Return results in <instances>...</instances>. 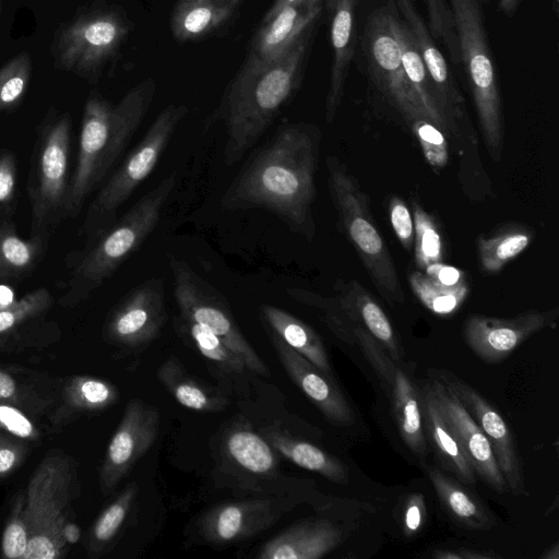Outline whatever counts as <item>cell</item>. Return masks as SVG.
<instances>
[{
    "label": "cell",
    "mask_w": 559,
    "mask_h": 559,
    "mask_svg": "<svg viewBox=\"0 0 559 559\" xmlns=\"http://www.w3.org/2000/svg\"><path fill=\"white\" fill-rule=\"evenodd\" d=\"M139 487L129 484L102 512L91 531L90 551L100 555L115 540L136 499Z\"/></svg>",
    "instance_id": "74e56055"
},
{
    "label": "cell",
    "mask_w": 559,
    "mask_h": 559,
    "mask_svg": "<svg viewBox=\"0 0 559 559\" xmlns=\"http://www.w3.org/2000/svg\"><path fill=\"white\" fill-rule=\"evenodd\" d=\"M167 321L164 282L148 278L126 295L111 311L106 323L110 342L139 348L150 344Z\"/></svg>",
    "instance_id": "ac0fdd59"
},
{
    "label": "cell",
    "mask_w": 559,
    "mask_h": 559,
    "mask_svg": "<svg viewBox=\"0 0 559 559\" xmlns=\"http://www.w3.org/2000/svg\"><path fill=\"white\" fill-rule=\"evenodd\" d=\"M245 0H177L169 28L178 43L202 40L228 26Z\"/></svg>",
    "instance_id": "4316f807"
},
{
    "label": "cell",
    "mask_w": 559,
    "mask_h": 559,
    "mask_svg": "<svg viewBox=\"0 0 559 559\" xmlns=\"http://www.w3.org/2000/svg\"><path fill=\"white\" fill-rule=\"evenodd\" d=\"M32 61L27 52L12 58L0 69V112L14 108L29 82Z\"/></svg>",
    "instance_id": "b9f144b4"
},
{
    "label": "cell",
    "mask_w": 559,
    "mask_h": 559,
    "mask_svg": "<svg viewBox=\"0 0 559 559\" xmlns=\"http://www.w3.org/2000/svg\"><path fill=\"white\" fill-rule=\"evenodd\" d=\"M424 271L429 277L443 285L455 286L466 283L465 275L461 270L443 262L430 264Z\"/></svg>",
    "instance_id": "816d5d0a"
},
{
    "label": "cell",
    "mask_w": 559,
    "mask_h": 559,
    "mask_svg": "<svg viewBox=\"0 0 559 559\" xmlns=\"http://www.w3.org/2000/svg\"><path fill=\"white\" fill-rule=\"evenodd\" d=\"M17 186V164L11 152H0V211L12 204Z\"/></svg>",
    "instance_id": "c3c4849f"
},
{
    "label": "cell",
    "mask_w": 559,
    "mask_h": 559,
    "mask_svg": "<svg viewBox=\"0 0 559 559\" xmlns=\"http://www.w3.org/2000/svg\"><path fill=\"white\" fill-rule=\"evenodd\" d=\"M414 255L420 270L433 263L443 262L442 239L437 223L420 204L413 203Z\"/></svg>",
    "instance_id": "ab89813d"
},
{
    "label": "cell",
    "mask_w": 559,
    "mask_h": 559,
    "mask_svg": "<svg viewBox=\"0 0 559 559\" xmlns=\"http://www.w3.org/2000/svg\"><path fill=\"white\" fill-rule=\"evenodd\" d=\"M532 240V233L514 226L477 240L479 263L483 271L493 274L523 252Z\"/></svg>",
    "instance_id": "d590c367"
},
{
    "label": "cell",
    "mask_w": 559,
    "mask_h": 559,
    "mask_svg": "<svg viewBox=\"0 0 559 559\" xmlns=\"http://www.w3.org/2000/svg\"><path fill=\"white\" fill-rule=\"evenodd\" d=\"M320 138L314 124L281 123L243 164L222 195V206L269 211L292 233L312 239Z\"/></svg>",
    "instance_id": "6da1fadb"
},
{
    "label": "cell",
    "mask_w": 559,
    "mask_h": 559,
    "mask_svg": "<svg viewBox=\"0 0 559 559\" xmlns=\"http://www.w3.org/2000/svg\"><path fill=\"white\" fill-rule=\"evenodd\" d=\"M388 7L392 31L401 50L403 69L413 92L429 120L441 131L452 132L440 109L433 84L408 26L400 16L393 0L388 2Z\"/></svg>",
    "instance_id": "83f0119b"
},
{
    "label": "cell",
    "mask_w": 559,
    "mask_h": 559,
    "mask_svg": "<svg viewBox=\"0 0 559 559\" xmlns=\"http://www.w3.org/2000/svg\"><path fill=\"white\" fill-rule=\"evenodd\" d=\"M342 540V531L328 520H306L267 540L260 559H318Z\"/></svg>",
    "instance_id": "d4e9b609"
},
{
    "label": "cell",
    "mask_w": 559,
    "mask_h": 559,
    "mask_svg": "<svg viewBox=\"0 0 559 559\" xmlns=\"http://www.w3.org/2000/svg\"><path fill=\"white\" fill-rule=\"evenodd\" d=\"M416 385L423 430L427 444L431 445L443 469L462 484L474 486L476 484V474L453 432L441 416L433 401L427 379L417 381Z\"/></svg>",
    "instance_id": "484cf974"
},
{
    "label": "cell",
    "mask_w": 559,
    "mask_h": 559,
    "mask_svg": "<svg viewBox=\"0 0 559 559\" xmlns=\"http://www.w3.org/2000/svg\"><path fill=\"white\" fill-rule=\"evenodd\" d=\"M155 93L156 83L148 78L129 90L116 105L97 93L91 94L83 110L66 216H75L88 194L110 171L142 124Z\"/></svg>",
    "instance_id": "277c9868"
},
{
    "label": "cell",
    "mask_w": 559,
    "mask_h": 559,
    "mask_svg": "<svg viewBox=\"0 0 559 559\" xmlns=\"http://www.w3.org/2000/svg\"><path fill=\"white\" fill-rule=\"evenodd\" d=\"M280 516L266 499L228 502L207 511L201 519L204 538L215 544L234 543L259 534Z\"/></svg>",
    "instance_id": "cb8c5ba5"
},
{
    "label": "cell",
    "mask_w": 559,
    "mask_h": 559,
    "mask_svg": "<svg viewBox=\"0 0 559 559\" xmlns=\"http://www.w3.org/2000/svg\"><path fill=\"white\" fill-rule=\"evenodd\" d=\"M175 186L176 174L173 173L143 194L93 242L75 266L60 302L70 306L87 298L141 248L157 226Z\"/></svg>",
    "instance_id": "5b68a950"
},
{
    "label": "cell",
    "mask_w": 559,
    "mask_h": 559,
    "mask_svg": "<svg viewBox=\"0 0 559 559\" xmlns=\"http://www.w3.org/2000/svg\"><path fill=\"white\" fill-rule=\"evenodd\" d=\"M0 403L14 405L28 414H35L45 411L50 402L7 369L0 368Z\"/></svg>",
    "instance_id": "ee69618b"
},
{
    "label": "cell",
    "mask_w": 559,
    "mask_h": 559,
    "mask_svg": "<svg viewBox=\"0 0 559 559\" xmlns=\"http://www.w3.org/2000/svg\"><path fill=\"white\" fill-rule=\"evenodd\" d=\"M457 396L489 441L512 495H525V477L514 436L500 412L475 388L447 369L428 370Z\"/></svg>",
    "instance_id": "9a60e30c"
},
{
    "label": "cell",
    "mask_w": 559,
    "mask_h": 559,
    "mask_svg": "<svg viewBox=\"0 0 559 559\" xmlns=\"http://www.w3.org/2000/svg\"><path fill=\"white\" fill-rule=\"evenodd\" d=\"M428 385L433 401L464 451L476 476L497 493L509 492L489 441L457 396L428 372Z\"/></svg>",
    "instance_id": "d6986e66"
},
{
    "label": "cell",
    "mask_w": 559,
    "mask_h": 559,
    "mask_svg": "<svg viewBox=\"0 0 559 559\" xmlns=\"http://www.w3.org/2000/svg\"><path fill=\"white\" fill-rule=\"evenodd\" d=\"M465 73L485 143L495 159L503 144V116L498 73L488 45L479 0H447Z\"/></svg>",
    "instance_id": "52a82bcc"
},
{
    "label": "cell",
    "mask_w": 559,
    "mask_h": 559,
    "mask_svg": "<svg viewBox=\"0 0 559 559\" xmlns=\"http://www.w3.org/2000/svg\"><path fill=\"white\" fill-rule=\"evenodd\" d=\"M177 328L206 359L217 364L225 371L242 373L247 369L245 360L206 328L182 317L177 320Z\"/></svg>",
    "instance_id": "f35d334b"
},
{
    "label": "cell",
    "mask_w": 559,
    "mask_h": 559,
    "mask_svg": "<svg viewBox=\"0 0 559 559\" xmlns=\"http://www.w3.org/2000/svg\"><path fill=\"white\" fill-rule=\"evenodd\" d=\"M132 24L119 9L100 8L75 19L56 40L58 68L91 82L98 81L127 40Z\"/></svg>",
    "instance_id": "30bf717a"
},
{
    "label": "cell",
    "mask_w": 559,
    "mask_h": 559,
    "mask_svg": "<svg viewBox=\"0 0 559 559\" xmlns=\"http://www.w3.org/2000/svg\"><path fill=\"white\" fill-rule=\"evenodd\" d=\"M359 0H325L330 19L332 64L325 98V120L333 122L342 104L355 53L356 10Z\"/></svg>",
    "instance_id": "603a6c76"
},
{
    "label": "cell",
    "mask_w": 559,
    "mask_h": 559,
    "mask_svg": "<svg viewBox=\"0 0 559 559\" xmlns=\"http://www.w3.org/2000/svg\"><path fill=\"white\" fill-rule=\"evenodd\" d=\"M325 0H296L261 23L252 37L243 67H260L280 57L308 29L316 26Z\"/></svg>",
    "instance_id": "ffe728a7"
},
{
    "label": "cell",
    "mask_w": 559,
    "mask_h": 559,
    "mask_svg": "<svg viewBox=\"0 0 559 559\" xmlns=\"http://www.w3.org/2000/svg\"><path fill=\"white\" fill-rule=\"evenodd\" d=\"M545 559H558L559 558V548L558 544H555L546 554L542 556Z\"/></svg>",
    "instance_id": "9f6ffc18"
},
{
    "label": "cell",
    "mask_w": 559,
    "mask_h": 559,
    "mask_svg": "<svg viewBox=\"0 0 559 559\" xmlns=\"http://www.w3.org/2000/svg\"><path fill=\"white\" fill-rule=\"evenodd\" d=\"M558 309L528 310L511 318L471 314L463 337L471 350L487 364H497L540 330L554 326Z\"/></svg>",
    "instance_id": "2e32d148"
},
{
    "label": "cell",
    "mask_w": 559,
    "mask_h": 559,
    "mask_svg": "<svg viewBox=\"0 0 559 559\" xmlns=\"http://www.w3.org/2000/svg\"><path fill=\"white\" fill-rule=\"evenodd\" d=\"M159 430L157 409L135 399L126 406L99 471V485L110 493L155 442Z\"/></svg>",
    "instance_id": "e0dca14e"
},
{
    "label": "cell",
    "mask_w": 559,
    "mask_h": 559,
    "mask_svg": "<svg viewBox=\"0 0 559 559\" xmlns=\"http://www.w3.org/2000/svg\"><path fill=\"white\" fill-rule=\"evenodd\" d=\"M341 340L356 344L390 399L397 430L408 450L419 459H425L428 444L421 423V413L416 382L411 373L394 361L384 348L362 328L349 325Z\"/></svg>",
    "instance_id": "4fadbf2b"
},
{
    "label": "cell",
    "mask_w": 559,
    "mask_h": 559,
    "mask_svg": "<svg viewBox=\"0 0 559 559\" xmlns=\"http://www.w3.org/2000/svg\"><path fill=\"white\" fill-rule=\"evenodd\" d=\"M118 399L119 391L112 383L92 376H76L64 384L51 420L56 425L64 424L74 416L103 411Z\"/></svg>",
    "instance_id": "d6a6232c"
},
{
    "label": "cell",
    "mask_w": 559,
    "mask_h": 559,
    "mask_svg": "<svg viewBox=\"0 0 559 559\" xmlns=\"http://www.w3.org/2000/svg\"><path fill=\"white\" fill-rule=\"evenodd\" d=\"M44 248V240L37 237L21 238L14 226L5 222L0 226V278L8 280L32 271Z\"/></svg>",
    "instance_id": "e575fe53"
},
{
    "label": "cell",
    "mask_w": 559,
    "mask_h": 559,
    "mask_svg": "<svg viewBox=\"0 0 559 559\" xmlns=\"http://www.w3.org/2000/svg\"><path fill=\"white\" fill-rule=\"evenodd\" d=\"M427 10L428 29L433 39L443 43L452 62L460 63L457 37L447 0H421Z\"/></svg>",
    "instance_id": "7bdbcfd3"
},
{
    "label": "cell",
    "mask_w": 559,
    "mask_h": 559,
    "mask_svg": "<svg viewBox=\"0 0 559 559\" xmlns=\"http://www.w3.org/2000/svg\"><path fill=\"white\" fill-rule=\"evenodd\" d=\"M79 492L76 466L62 452L46 455L16 500L3 530L1 550L10 559H57L80 537L72 521Z\"/></svg>",
    "instance_id": "3957f363"
},
{
    "label": "cell",
    "mask_w": 559,
    "mask_h": 559,
    "mask_svg": "<svg viewBox=\"0 0 559 559\" xmlns=\"http://www.w3.org/2000/svg\"><path fill=\"white\" fill-rule=\"evenodd\" d=\"M225 450L237 465L253 474L267 475L277 466L272 445L262 435L248 427L240 426L228 431Z\"/></svg>",
    "instance_id": "836d02e7"
},
{
    "label": "cell",
    "mask_w": 559,
    "mask_h": 559,
    "mask_svg": "<svg viewBox=\"0 0 559 559\" xmlns=\"http://www.w3.org/2000/svg\"><path fill=\"white\" fill-rule=\"evenodd\" d=\"M296 0H273V3L271 4V7L269 8V10L266 11V13L264 14L263 19H262V22L261 23H264L266 21H269L271 17H273L282 8H284L285 5L294 2Z\"/></svg>",
    "instance_id": "db71d44e"
},
{
    "label": "cell",
    "mask_w": 559,
    "mask_h": 559,
    "mask_svg": "<svg viewBox=\"0 0 559 559\" xmlns=\"http://www.w3.org/2000/svg\"><path fill=\"white\" fill-rule=\"evenodd\" d=\"M260 432L275 451L294 464L310 472L318 473L330 481L340 485L348 484L349 476L347 468L337 457L309 442L293 438L287 432L271 426L261 428Z\"/></svg>",
    "instance_id": "1f68e13d"
},
{
    "label": "cell",
    "mask_w": 559,
    "mask_h": 559,
    "mask_svg": "<svg viewBox=\"0 0 559 559\" xmlns=\"http://www.w3.org/2000/svg\"><path fill=\"white\" fill-rule=\"evenodd\" d=\"M169 265L180 317L213 332L245 360L247 369L267 377V367L241 333L224 296L186 261L170 255Z\"/></svg>",
    "instance_id": "8fae6325"
},
{
    "label": "cell",
    "mask_w": 559,
    "mask_h": 559,
    "mask_svg": "<svg viewBox=\"0 0 559 559\" xmlns=\"http://www.w3.org/2000/svg\"><path fill=\"white\" fill-rule=\"evenodd\" d=\"M334 296H322L304 288L288 287L287 295L299 304L318 309L329 329L338 336L347 326L366 330L396 362L405 356L395 330L384 310L358 282L338 280Z\"/></svg>",
    "instance_id": "7c38bea8"
},
{
    "label": "cell",
    "mask_w": 559,
    "mask_h": 559,
    "mask_svg": "<svg viewBox=\"0 0 559 559\" xmlns=\"http://www.w3.org/2000/svg\"><path fill=\"white\" fill-rule=\"evenodd\" d=\"M362 49L372 81L402 117L408 123L417 119L430 121L404 72L388 4L369 15L362 35Z\"/></svg>",
    "instance_id": "5bb4252c"
},
{
    "label": "cell",
    "mask_w": 559,
    "mask_h": 559,
    "mask_svg": "<svg viewBox=\"0 0 559 559\" xmlns=\"http://www.w3.org/2000/svg\"><path fill=\"white\" fill-rule=\"evenodd\" d=\"M402 20L408 26L424 64L433 84L438 104L452 132L463 119L464 98L461 95L442 52L431 36L427 23L413 0H393Z\"/></svg>",
    "instance_id": "7402d4cb"
},
{
    "label": "cell",
    "mask_w": 559,
    "mask_h": 559,
    "mask_svg": "<svg viewBox=\"0 0 559 559\" xmlns=\"http://www.w3.org/2000/svg\"><path fill=\"white\" fill-rule=\"evenodd\" d=\"M157 378L182 406L202 413L224 411L229 401L216 388L192 377L175 357H168L157 369Z\"/></svg>",
    "instance_id": "4dcf8cb0"
},
{
    "label": "cell",
    "mask_w": 559,
    "mask_h": 559,
    "mask_svg": "<svg viewBox=\"0 0 559 559\" xmlns=\"http://www.w3.org/2000/svg\"><path fill=\"white\" fill-rule=\"evenodd\" d=\"M408 281L419 301L438 316H449L456 312L469 292L467 283L448 286L419 271L412 272Z\"/></svg>",
    "instance_id": "8d00e7d4"
},
{
    "label": "cell",
    "mask_w": 559,
    "mask_h": 559,
    "mask_svg": "<svg viewBox=\"0 0 559 559\" xmlns=\"http://www.w3.org/2000/svg\"><path fill=\"white\" fill-rule=\"evenodd\" d=\"M53 299L46 288H37L24 294L20 299L0 305V337L15 332L26 322L49 309Z\"/></svg>",
    "instance_id": "60d3db41"
},
{
    "label": "cell",
    "mask_w": 559,
    "mask_h": 559,
    "mask_svg": "<svg viewBox=\"0 0 559 559\" xmlns=\"http://www.w3.org/2000/svg\"><path fill=\"white\" fill-rule=\"evenodd\" d=\"M522 0H498L499 9L507 15H512Z\"/></svg>",
    "instance_id": "11a10c76"
},
{
    "label": "cell",
    "mask_w": 559,
    "mask_h": 559,
    "mask_svg": "<svg viewBox=\"0 0 559 559\" xmlns=\"http://www.w3.org/2000/svg\"><path fill=\"white\" fill-rule=\"evenodd\" d=\"M328 187L338 225L356 250L373 285L391 306L405 301L397 272L357 179L335 156L326 157Z\"/></svg>",
    "instance_id": "8992f818"
},
{
    "label": "cell",
    "mask_w": 559,
    "mask_h": 559,
    "mask_svg": "<svg viewBox=\"0 0 559 559\" xmlns=\"http://www.w3.org/2000/svg\"><path fill=\"white\" fill-rule=\"evenodd\" d=\"M278 359L289 378L318 407L325 419L337 427H348L356 421L355 413L330 376L267 331Z\"/></svg>",
    "instance_id": "44dd1931"
},
{
    "label": "cell",
    "mask_w": 559,
    "mask_h": 559,
    "mask_svg": "<svg viewBox=\"0 0 559 559\" xmlns=\"http://www.w3.org/2000/svg\"><path fill=\"white\" fill-rule=\"evenodd\" d=\"M391 225L396 237L406 250L414 245V221L405 202L399 197H392L389 203Z\"/></svg>",
    "instance_id": "7dc6e473"
},
{
    "label": "cell",
    "mask_w": 559,
    "mask_h": 559,
    "mask_svg": "<svg viewBox=\"0 0 559 559\" xmlns=\"http://www.w3.org/2000/svg\"><path fill=\"white\" fill-rule=\"evenodd\" d=\"M0 431V478L13 473L23 462L26 448L17 438Z\"/></svg>",
    "instance_id": "681fc988"
},
{
    "label": "cell",
    "mask_w": 559,
    "mask_h": 559,
    "mask_svg": "<svg viewBox=\"0 0 559 559\" xmlns=\"http://www.w3.org/2000/svg\"><path fill=\"white\" fill-rule=\"evenodd\" d=\"M188 111L182 104L164 107L144 136L102 187L85 219V233L93 242L117 221L118 210L152 174Z\"/></svg>",
    "instance_id": "ba28073f"
},
{
    "label": "cell",
    "mask_w": 559,
    "mask_h": 559,
    "mask_svg": "<svg viewBox=\"0 0 559 559\" xmlns=\"http://www.w3.org/2000/svg\"><path fill=\"white\" fill-rule=\"evenodd\" d=\"M421 466L444 510L461 526L488 531L496 525L493 513L474 491L435 465L425 463Z\"/></svg>",
    "instance_id": "f1b7e54d"
},
{
    "label": "cell",
    "mask_w": 559,
    "mask_h": 559,
    "mask_svg": "<svg viewBox=\"0 0 559 559\" xmlns=\"http://www.w3.org/2000/svg\"><path fill=\"white\" fill-rule=\"evenodd\" d=\"M70 144L71 119L61 115L45 124L33 153L28 177L32 237L44 241L66 216Z\"/></svg>",
    "instance_id": "9c48e42d"
},
{
    "label": "cell",
    "mask_w": 559,
    "mask_h": 559,
    "mask_svg": "<svg viewBox=\"0 0 559 559\" xmlns=\"http://www.w3.org/2000/svg\"><path fill=\"white\" fill-rule=\"evenodd\" d=\"M426 160L433 167H443L448 162V144L442 131L425 119H417L411 123Z\"/></svg>",
    "instance_id": "f6af8a7d"
},
{
    "label": "cell",
    "mask_w": 559,
    "mask_h": 559,
    "mask_svg": "<svg viewBox=\"0 0 559 559\" xmlns=\"http://www.w3.org/2000/svg\"><path fill=\"white\" fill-rule=\"evenodd\" d=\"M426 515L425 497L418 492L409 495L405 502L402 516L404 534L408 537L417 534L425 524Z\"/></svg>",
    "instance_id": "f907efd6"
},
{
    "label": "cell",
    "mask_w": 559,
    "mask_h": 559,
    "mask_svg": "<svg viewBox=\"0 0 559 559\" xmlns=\"http://www.w3.org/2000/svg\"><path fill=\"white\" fill-rule=\"evenodd\" d=\"M436 559H492L497 558L496 554L481 552L469 548L455 549H436L431 554Z\"/></svg>",
    "instance_id": "f5cc1de1"
},
{
    "label": "cell",
    "mask_w": 559,
    "mask_h": 559,
    "mask_svg": "<svg viewBox=\"0 0 559 559\" xmlns=\"http://www.w3.org/2000/svg\"><path fill=\"white\" fill-rule=\"evenodd\" d=\"M27 414L14 405L0 403V431L17 439L37 440L40 431Z\"/></svg>",
    "instance_id": "bcb514c9"
},
{
    "label": "cell",
    "mask_w": 559,
    "mask_h": 559,
    "mask_svg": "<svg viewBox=\"0 0 559 559\" xmlns=\"http://www.w3.org/2000/svg\"><path fill=\"white\" fill-rule=\"evenodd\" d=\"M316 26L280 57L260 67H241L230 81L211 121L226 131L224 163L237 164L272 126L298 92Z\"/></svg>",
    "instance_id": "7a4b0ae2"
},
{
    "label": "cell",
    "mask_w": 559,
    "mask_h": 559,
    "mask_svg": "<svg viewBox=\"0 0 559 559\" xmlns=\"http://www.w3.org/2000/svg\"><path fill=\"white\" fill-rule=\"evenodd\" d=\"M261 318L266 330L331 377L332 368L325 347L318 333L292 313L271 305H262Z\"/></svg>",
    "instance_id": "f546056e"
}]
</instances>
